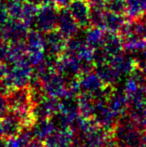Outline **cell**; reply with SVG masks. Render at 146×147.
I'll list each match as a JSON object with an SVG mask.
<instances>
[{
  "mask_svg": "<svg viewBox=\"0 0 146 147\" xmlns=\"http://www.w3.org/2000/svg\"><path fill=\"white\" fill-rule=\"evenodd\" d=\"M111 136L119 147L146 146V131L137 127L127 114L118 119Z\"/></svg>",
  "mask_w": 146,
  "mask_h": 147,
  "instance_id": "6da1fadb",
  "label": "cell"
},
{
  "mask_svg": "<svg viewBox=\"0 0 146 147\" xmlns=\"http://www.w3.org/2000/svg\"><path fill=\"white\" fill-rule=\"evenodd\" d=\"M33 72L32 65L28 62L27 58L9 64L7 75L5 77V85L8 93L13 89L26 87L29 85Z\"/></svg>",
  "mask_w": 146,
  "mask_h": 147,
  "instance_id": "7a4b0ae2",
  "label": "cell"
},
{
  "mask_svg": "<svg viewBox=\"0 0 146 147\" xmlns=\"http://www.w3.org/2000/svg\"><path fill=\"white\" fill-rule=\"evenodd\" d=\"M36 77L41 81L42 91L47 96L61 99L69 95L68 82L55 68Z\"/></svg>",
  "mask_w": 146,
  "mask_h": 147,
  "instance_id": "3957f363",
  "label": "cell"
},
{
  "mask_svg": "<svg viewBox=\"0 0 146 147\" xmlns=\"http://www.w3.org/2000/svg\"><path fill=\"white\" fill-rule=\"evenodd\" d=\"M79 82V94H84L93 98L94 100L103 97H107L108 93L113 86H109L104 83L96 72L90 71L81 74L78 78Z\"/></svg>",
  "mask_w": 146,
  "mask_h": 147,
  "instance_id": "277c9868",
  "label": "cell"
},
{
  "mask_svg": "<svg viewBox=\"0 0 146 147\" xmlns=\"http://www.w3.org/2000/svg\"><path fill=\"white\" fill-rule=\"evenodd\" d=\"M59 7L53 3H46L39 6L34 20L33 27L41 33H47L56 29Z\"/></svg>",
  "mask_w": 146,
  "mask_h": 147,
  "instance_id": "5b68a950",
  "label": "cell"
},
{
  "mask_svg": "<svg viewBox=\"0 0 146 147\" xmlns=\"http://www.w3.org/2000/svg\"><path fill=\"white\" fill-rule=\"evenodd\" d=\"M92 119L99 127L103 128L109 133L112 132L113 128L118 121V118L110 109L109 105L106 101V97L95 100Z\"/></svg>",
  "mask_w": 146,
  "mask_h": 147,
  "instance_id": "8992f818",
  "label": "cell"
},
{
  "mask_svg": "<svg viewBox=\"0 0 146 147\" xmlns=\"http://www.w3.org/2000/svg\"><path fill=\"white\" fill-rule=\"evenodd\" d=\"M28 33V26L21 19L9 18L4 24L2 39L8 44L15 42H23L26 40Z\"/></svg>",
  "mask_w": 146,
  "mask_h": 147,
  "instance_id": "52a82bcc",
  "label": "cell"
},
{
  "mask_svg": "<svg viewBox=\"0 0 146 147\" xmlns=\"http://www.w3.org/2000/svg\"><path fill=\"white\" fill-rule=\"evenodd\" d=\"M67 38L63 36L57 29L45 33L44 51L46 55L59 58L66 49Z\"/></svg>",
  "mask_w": 146,
  "mask_h": 147,
  "instance_id": "ba28073f",
  "label": "cell"
},
{
  "mask_svg": "<svg viewBox=\"0 0 146 147\" xmlns=\"http://www.w3.org/2000/svg\"><path fill=\"white\" fill-rule=\"evenodd\" d=\"M106 101L112 112L116 115L118 119L123 115L127 114L130 99L123 89H115L112 87L106 97Z\"/></svg>",
  "mask_w": 146,
  "mask_h": 147,
  "instance_id": "9c48e42d",
  "label": "cell"
},
{
  "mask_svg": "<svg viewBox=\"0 0 146 147\" xmlns=\"http://www.w3.org/2000/svg\"><path fill=\"white\" fill-rule=\"evenodd\" d=\"M59 111V99L44 95L34 103L35 119H51Z\"/></svg>",
  "mask_w": 146,
  "mask_h": 147,
  "instance_id": "30bf717a",
  "label": "cell"
},
{
  "mask_svg": "<svg viewBox=\"0 0 146 147\" xmlns=\"http://www.w3.org/2000/svg\"><path fill=\"white\" fill-rule=\"evenodd\" d=\"M127 115L137 127L146 131V95L131 99Z\"/></svg>",
  "mask_w": 146,
  "mask_h": 147,
  "instance_id": "8fae6325",
  "label": "cell"
},
{
  "mask_svg": "<svg viewBox=\"0 0 146 147\" xmlns=\"http://www.w3.org/2000/svg\"><path fill=\"white\" fill-rule=\"evenodd\" d=\"M71 15L79 27L86 29L90 25V6L88 0H71L68 4Z\"/></svg>",
  "mask_w": 146,
  "mask_h": 147,
  "instance_id": "7c38bea8",
  "label": "cell"
},
{
  "mask_svg": "<svg viewBox=\"0 0 146 147\" xmlns=\"http://www.w3.org/2000/svg\"><path fill=\"white\" fill-rule=\"evenodd\" d=\"M56 29L67 39L74 36L78 33L79 25L73 16L71 15L68 7H60L58 12V20H57Z\"/></svg>",
  "mask_w": 146,
  "mask_h": 147,
  "instance_id": "4fadbf2b",
  "label": "cell"
},
{
  "mask_svg": "<svg viewBox=\"0 0 146 147\" xmlns=\"http://www.w3.org/2000/svg\"><path fill=\"white\" fill-rule=\"evenodd\" d=\"M1 121L3 127V139L16 136L26 128L21 117L11 110H9V112L3 118H1Z\"/></svg>",
  "mask_w": 146,
  "mask_h": 147,
  "instance_id": "5bb4252c",
  "label": "cell"
},
{
  "mask_svg": "<svg viewBox=\"0 0 146 147\" xmlns=\"http://www.w3.org/2000/svg\"><path fill=\"white\" fill-rule=\"evenodd\" d=\"M46 147H73L74 132L70 128L54 131L44 141Z\"/></svg>",
  "mask_w": 146,
  "mask_h": 147,
  "instance_id": "9a60e30c",
  "label": "cell"
},
{
  "mask_svg": "<svg viewBox=\"0 0 146 147\" xmlns=\"http://www.w3.org/2000/svg\"><path fill=\"white\" fill-rule=\"evenodd\" d=\"M109 63L119 72L121 76L129 75L136 67L133 54L127 52V51L126 52L121 51L120 53L113 56L110 59Z\"/></svg>",
  "mask_w": 146,
  "mask_h": 147,
  "instance_id": "2e32d148",
  "label": "cell"
},
{
  "mask_svg": "<svg viewBox=\"0 0 146 147\" xmlns=\"http://www.w3.org/2000/svg\"><path fill=\"white\" fill-rule=\"evenodd\" d=\"M125 23H126V17L124 14L114 13L106 10L102 18L101 28L106 31L118 33Z\"/></svg>",
  "mask_w": 146,
  "mask_h": 147,
  "instance_id": "e0dca14e",
  "label": "cell"
},
{
  "mask_svg": "<svg viewBox=\"0 0 146 147\" xmlns=\"http://www.w3.org/2000/svg\"><path fill=\"white\" fill-rule=\"evenodd\" d=\"M33 137L41 141H45L54 131H56L51 119H37L31 126Z\"/></svg>",
  "mask_w": 146,
  "mask_h": 147,
  "instance_id": "ac0fdd59",
  "label": "cell"
},
{
  "mask_svg": "<svg viewBox=\"0 0 146 147\" xmlns=\"http://www.w3.org/2000/svg\"><path fill=\"white\" fill-rule=\"evenodd\" d=\"M94 69L96 73L100 76V78L104 81V83L109 86H114L120 81V78L122 77L109 62L96 65Z\"/></svg>",
  "mask_w": 146,
  "mask_h": 147,
  "instance_id": "d6986e66",
  "label": "cell"
},
{
  "mask_svg": "<svg viewBox=\"0 0 146 147\" xmlns=\"http://www.w3.org/2000/svg\"><path fill=\"white\" fill-rule=\"evenodd\" d=\"M26 53H27V47H26L25 41L10 43L5 61H7L8 64L21 61L23 59H26Z\"/></svg>",
  "mask_w": 146,
  "mask_h": 147,
  "instance_id": "ffe728a7",
  "label": "cell"
},
{
  "mask_svg": "<svg viewBox=\"0 0 146 147\" xmlns=\"http://www.w3.org/2000/svg\"><path fill=\"white\" fill-rule=\"evenodd\" d=\"M105 30L97 26H91V27L86 28L85 31V40L87 44L92 49L98 48L102 45L103 42V37Z\"/></svg>",
  "mask_w": 146,
  "mask_h": 147,
  "instance_id": "44dd1931",
  "label": "cell"
},
{
  "mask_svg": "<svg viewBox=\"0 0 146 147\" xmlns=\"http://www.w3.org/2000/svg\"><path fill=\"white\" fill-rule=\"evenodd\" d=\"M146 14V0H126V15L136 19Z\"/></svg>",
  "mask_w": 146,
  "mask_h": 147,
  "instance_id": "7402d4cb",
  "label": "cell"
},
{
  "mask_svg": "<svg viewBox=\"0 0 146 147\" xmlns=\"http://www.w3.org/2000/svg\"><path fill=\"white\" fill-rule=\"evenodd\" d=\"M37 9H38V6L30 3L27 0L24 1L20 19H21L28 27H33L34 20H35V16L37 13Z\"/></svg>",
  "mask_w": 146,
  "mask_h": 147,
  "instance_id": "603a6c76",
  "label": "cell"
},
{
  "mask_svg": "<svg viewBox=\"0 0 146 147\" xmlns=\"http://www.w3.org/2000/svg\"><path fill=\"white\" fill-rule=\"evenodd\" d=\"M106 10L114 13H126V0H106Z\"/></svg>",
  "mask_w": 146,
  "mask_h": 147,
  "instance_id": "cb8c5ba5",
  "label": "cell"
},
{
  "mask_svg": "<svg viewBox=\"0 0 146 147\" xmlns=\"http://www.w3.org/2000/svg\"><path fill=\"white\" fill-rule=\"evenodd\" d=\"M133 57H134L136 67L146 73V47L133 53Z\"/></svg>",
  "mask_w": 146,
  "mask_h": 147,
  "instance_id": "d4e9b609",
  "label": "cell"
},
{
  "mask_svg": "<svg viewBox=\"0 0 146 147\" xmlns=\"http://www.w3.org/2000/svg\"><path fill=\"white\" fill-rule=\"evenodd\" d=\"M8 72V66L0 62V93L7 95L8 90L5 85V77Z\"/></svg>",
  "mask_w": 146,
  "mask_h": 147,
  "instance_id": "484cf974",
  "label": "cell"
},
{
  "mask_svg": "<svg viewBox=\"0 0 146 147\" xmlns=\"http://www.w3.org/2000/svg\"><path fill=\"white\" fill-rule=\"evenodd\" d=\"M10 107L9 103H8L7 96L5 94L0 93V118H3L9 112Z\"/></svg>",
  "mask_w": 146,
  "mask_h": 147,
  "instance_id": "4316f807",
  "label": "cell"
},
{
  "mask_svg": "<svg viewBox=\"0 0 146 147\" xmlns=\"http://www.w3.org/2000/svg\"><path fill=\"white\" fill-rule=\"evenodd\" d=\"M8 47H9V44L4 40H2L0 42V62H2L3 60H6L8 53Z\"/></svg>",
  "mask_w": 146,
  "mask_h": 147,
  "instance_id": "83f0119b",
  "label": "cell"
},
{
  "mask_svg": "<svg viewBox=\"0 0 146 147\" xmlns=\"http://www.w3.org/2000/svg\"><path fill=\"white\" fill-rule=\"evenodd\" d=\"M22 147H46V146H45L44 141H41V140L36 139V138H33V139H31L28 143H26L25 145Z\"/></svg>",
  "mask_w": 146,
  "mask_h": 147,
  "instance_id": "f1b7e54d",
  "label": "cell"
},
{
  "mask_svg": "<svg viewBox=\"0 0 146 147\" xmlns=\"http://www.w3.org/2000/svg\"><path fill=\"white\" fill-rule=\"evenodd\" d=\"M100 147H119L118 145L116 144V142L113 140V138H112V136L109 138V139L107 140V141L105 142V143L103 144L102 146H100Z\"/></svg>",
  "mask_w": 146,
  "mask_h": 147,
  "instance_id": "f546056e",
  "label": "cell"
},
{
  "mask_svg": "<svg viewBox=\"0 0 146 147\" xmlns=\"http://www.w3.org/2000/svg\"><path fill=\"white\" fill-rule=\"evenodd\" d=\"M73 147H91V146L86 143H75Z\"/></svg>",
  "mask_w": 146,
  "mask_h": 147,
  "instance_id": "4dcf8cb0",
  "label": "cell"
},
{
  "mask_svg": "<svg viewBox=\"0 0 146 147\" xmlns=\"http://www.w3.org/2000/svg\"><path fill=\"white\" fill-rule=\"evenodd\" d=\"M0 137L3 138V127H2V121L0 118Z\"/></svg>",
  "mask_w": 146,
  "mask_h": 147,
  "instance_id": "1f68e13d",
  "label": "cell"
},
{
  "mask_svg": "<svg viewBox=\"0 0 146 147\" xmlns=\"http://www.w3.org/2000/svg\"><path fill=\"white\" fill-rule=\"evenodd\" d=\"M22 1H25V0H22Z\"/></svg>",
  "mask_w": 146,
  "mask_h": 147,
  "instance_id": "d6a6232c",
  "label": "cell"
},
{
  "mask_svg": "<svg viewBox=\"0 0 146 147\" xmlns=\"http://www.w3.org/2000/svg\"><path fill=\"white\" fill-rule=\"evenodd\" d=\"M144 147H146V146H144Z\"/></svg>",
  "mask_w": 146,
  "mask_h": 147,
  "instance_id": "836d02e7",
  "label": "cell"
}]
</instances>
